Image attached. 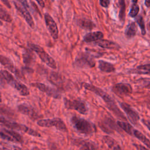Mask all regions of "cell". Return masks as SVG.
Masks as SVG:
<instances>
[{"label":"cell","mask_w":150,"mask_h":150,"mask_svg":"<svg viewBox=\"0 0 150 150\" xmlns=\"http://www.w3.org/2000/svg\"><path fill=\"white\" fill-rule=\"evenodd\" d=\"M1 1L8 8H11V6L9 4V2H8V0H1Z\"/></svg>","instance_id":"obj_38"},{"label":"cell","mask_w":150,"mask_h":150,"mask_svg":"<svg viewBox=\"0 0 150 150\" xmlns=\"http://www.w3.org/2000/svg\"><path fill=\"white\" fill-rule=\"evenodd\" d=\"M74 62L77 66L81 68H92L96 65L93 56L88 52L79 53Z\"/></svg>","instance_id":"obj_8"},{"label":"cell","mask_w":150,"mask_h":150,"mask_svg":"<svg viewBox=\"0 0 150 150\" xmlns=\"http://www.w3.org/2000/svg\"><path fill=\"white\" fill-rule=\"evenodd\" d=\"M120 105L126 114L129 121L134 125L137 124L138 121L139 120L138 113L129 105L125 103H120Z\"/></svg>","instance_id":"obj_12"},{"label":"cell","mask_w":150,"mask_h":150,"mask_svg":"<svg viewBox=\"0 0 150 150\" xmlns=\"http://www.w3.org/2000/svg\"><path fill=\"white\" fill-rule=\"evenodd\" d=\"M133 135L136 137L137 139L140 140L143 144H144L148 148L150 149V140L148 139L143 134H142L140 131L137 129H134Z\"/></svg>","instance_id":"obj_24"},{"label":"cell","mask_w":150,"mask_h":150,"mask_svg":"<svg viewBox=\"0 0 150 150\" xmlns=\"http://www.w3.org/2000/svg\"><path fill=\"white\" fill-rule=\"evenodd\" d=\"M1 78L4 79L10 86L17 90L20 95L22 96H27L29 94L30 92L26 86L21 81L16 80L13 75L8 71L1 70Z\"/></svg>","instance_id":"obj_3"},{"label":"cell","mask_w":150,"mask_h":150,"mask_svg":"<svg viewBox=\"0 0 150 150\" xmlns=\"http://www.w3.org/2000/svg\"><path fill=\"white\" fill-rule=\"evenodd\" d=\"M1 122L2 124H3L5 127H6L7 128H9V129H13V130H17V131H23L31 136H33V137H40V134L36 131L27 127L25 125L8 121V120H6L2 116L1 117Z\"/></svg>","instance_id":"obj_5"},{"label":"cell","mask_w":150,"mask_h":150,"mask_svg":"<svg viewBox=\"0 0 150 150\" xmlns=\"http://www.w3.org/2000/svg\"><path fill=\"white\" fill-rule=\"evenodd\" d=\"M35 1L38 2V4L41 7H42V8L45 7V2H44L43 0H35Z\"/></svg>","instance_id":"obj_37"},{"label":"cell","mask_w":150,"mask_h":150,"mask_svg":"<svg viewBox=\"0 0 150 150\" xmlns=\"http://www.w3.org/2000/svg\"><path fill=\"white\" fill-rule=\"evenodd\" d=\"M0 62L2 65L5 67L12 73H14L17 76H20V73L19 70L15 67L12 62L9 58L6 57V56L1 55L0 57Z\"/></svg>","instance_id":"obj_16"},{"label":"cell","mask_w":150,"mask_h":150,"mask_svg":"<svg viewBox=\"0 0 150 150\" xmlns=\"http://www.w3.org/2000/svg\"><path fill=\"white\" fill-rule=\"evenodd\" d=\"M83 86L86 90H89V91L94 93L96 95L98 96L99 97H100L106 103L108 109L110 111H111L112 112H113V113L115 115H117L118 118H120L122 120H126L124 115L122 113V112L118 108V107L116 105L114 100L110 97V95H108L104 90H103L100 88H98L95 86H93L91 84L87 83H83Z\"/></svg>","instance_id":"obj_1"},{"label":"cell","mask_w":150,"mask_h":150,"mask_svg":"<svg viewBox=\"0 0 150 150\" xmlns=\"http://www.w3.org/2000/svg\"><path fill=\"white\" fill-rule=\"evenodd\" d=\"M135 20H136V22H137V24L138 25V26L140 28L142 35H145L146 34V29H145V22H144V19H143L142 16H141V15H139L136 18Z\"/></svg>","instance_id":"obj_29"},{"label":"cell","mask_w":150,"mask_h":150,"mask_svg":"<svg viewBox=\"0 0 150 150\" xmlns=\"http://www.w3.org/2000/svg\"><path fill=\"white\" fill-rule=\"evenodd\" d=\"M23 62L26 64H30L35 60V55L30 50H26L23 54Z\"/></svg>","instance_id":"obj_26"},{"label":"cell","mask_w":150,"mask_h":150,"mask_svg":"<svg viewBox=\"0 0 150 150\" xmlns=\"http://www.w3.org/2000/svg\"><path fill=\"white\" fill-rule=\"evenodd\" d=\"M13 4L16 8V9L21 13V14L23 16L24 19H25L27 23L29 26L32 28L34 29L35 28V23L33 20V18L30 14L29 12L27 10V8L22 5L21 2L18 0H14Z\"/></svg>","instance_id":"obj_9"},{"label":"cell","mask_w":150,"mask_h":150,"mask_svg":"<svg viewBox=\"0 0 150 150\" xmlns=\"http://www.w3.org/2000/svg\"><path fill=\"white\" fill-rule=\"evenodd\" d=\"M63 101L64 106L67 109L76 110L80 114L83 115L86 114L88 112V107L83 100L80 99L70 100L64 98Z\"/></svg>","instance_id":"obj_6"},{"label":"cell","mask_w":150,"mask_h":150,"mask_svg":"<svg viewBox=\"0 0 150 150\" xmlns=\"http://www.w3.org/2000/svg\"><path fill=\"white\" fill-rule=\"evenodd\" d=\"M18 1H19L21 2V4H22V5H23L24 6H25L27 8H29V5H28V2H27V0H18Z\"/></svg>","instance_id":"obj_36"},{"label":"cell","mask_w":150,"mask_h":150,"mask_svg":"<svg viewBox=\"0 0 150 150\" xmlns=\"http://www.w3.org/2000/svg\"><path fill=\"white\" fill-rule=\"evenodd\" d=\"M100 4L104 8H107L110 5V0H100Z\"/></svg>","instance_id":"obj_33"},{"label":"cell","mask_w":150,"mask_h":150,"mask_svg":"<svg viewBox=\"0 0 150 150\" xmlns=\"http://www.w3.org/2000/svg\"><path fill=\"white\" fill-rule=\"evenodd\" d=\"M135 148L139 150H141V149H147L148 148H146V147H144L143 146H141L140 145H137V144H133Z\"/></svg>","instance_id":"obj_35"},{"label":"cell","mask_w":150,"mask_h":150,"mask_svg":"<svg viewBox=\"0 0 150 150\" xmlns=\"http://www.w3.org/2000/svg\"><path fill=\"white\" fill-rule=\"evenodd\" d=\"M130 73L150 76V63L140 65L129 71Z\"/></svg>","instance_id":"obj_18"},{"label":"cell","mask_w":150,"mask_h":150,"mask_svg":"<svg viewBox=\"0 0 150 150\" xmlns=\"http://www.w3.org/2000/svg\"><path fill=\"white\" fill-rule=\"evenodd\" d=\"M96 44L98 45V46L104 48V49H117L119 47V45L115 43L114 42L106 40V39H100L96 42Z\"/></svg>","instance_id":"obj_19"},{"label":"cell","mask_w":150,"mask_h":150,"mask_svg":"<svg viewBox=\"0 0 150 150\" xmlns=\"http://www.w3.org/2000/svg\"><path fill=\"white\" fill-rule=\"evenodd\" d=\"M79 23L80 28L87 30H91L96 26L93 22L87 19H80Z\"/></svg>","instance_id":"obj_27"},{"label":"cell","mask_w":150,"mask_h":150,"mask_svg":"<svg viewBox=\"0 0 150 150\" xmlns=\"http://www.w3.org/2000/svg\"><path fill=\"white\" fill-rule=\"evenodd\" d=\"M103 139L104 141V142L107 145L109 148L112 149H121V148L120 146V145L118 144V143L116 142V141L112 138V137L108 136V135H104L103 137Z\"/></svg>","instance_id":"obj_23"},{"label":"cell","mask_w":150,"mask_h":150,"mask_svg":"<svg viewBox=\"0 0 150 150\" xmlns=\"http://www.w3.org/2000/svg\"><path fill=\"white\" fill-rule=\"evenodd\" d=\"M37 124L42 127L50 128L54 127L57 129L63 132H67V128L63 121L59 118H54L52 119H41L38 121Z\"/></svg>","instance_id":"obj_7"},{"label":"cell","mask_w":150,"mask_h":150,"mask_svg":"<svg viewBox=\"0 0 150 150\" xmlns=\"http://www.w3.org/2000/svg\"><path fill=\"white\" fill-rule=\"evenodd\" d=\"M149 86H150V83H149V84L147 85V87H149Z\"/></svg>","instance_id":"obj_41"},{"label":"cell","mask_w":150,"mask_h":150,"mask_svg":"<svg viewBox=\"0 0 150 150\" xmlns=\"http://www.w3.org/2000/svg\"><path fill=\"white\" fill-rule=\"evenodd\" d=\"M139 11V6L137 5V3L132 2V5H131V7L129 12V16L131 18L136 17L138 14Z\"/></svg>","instance_id":"obj_31"},{"label":"cell","mask_w":150,"mask_h":150,"mask_svg":"<svg viewBox=\"0 0 150 150\" xmlns=\"http://www.w3.org/2000/svg\"><path fill=\"white\" fill-rule=\"evenodd\" d=\"M1 138L4 140L13 142L22 143L23 142V138L18 132L5 128L1 129Z\"/></svg>","instance_id":"obj_10"},{"label":"cell","mask_w":150,"mask_h":150,"mask_svg":"<svg viewBox=\"0 0 150 150\" xmlns=\"http://www.w3.org/2000/svg\"><path fill=\"white\" fill-rule=\"evenodd\" d=\"M32 86L37 88L40 91L46 94L48 96L53 97L56 99L60 98L61 97V94L60 92L55 88H53L49 86H47L43 83H33L31 84Z\"/></svg>","instance_id":"obj_11"},{"label":"cell","mask_w":150,"mask_h":150,"mask_svg":"<svg viewBox=\"0 0 150 150\" xmlns=\"http://www.w3.org/2000/svg\"><path fill=\"white\" fill-rule=\"evenodd\" d=\"M118 4L120 6L119 19L121 22H124L125 21V0H118Z\"/></svg>","instance_id":"obj_28"},{"label":"cell","mask_w":150,"mask_h":150,"mask_svg":"<svg viewBox=\"0 0 150 150\" xmlns=\"http://www.w3.org/2000/svg\"><path fill=\"white\" fill-rule=\"evenodd\" d=\"M29 48L34 51L40 59V60L45 63L47 66L53 69H56L57 66L54 60L39 45L33 43H28Z\"/></svg>","instance_id":"obj_4"},{"label":"cell","mask_w":150,"mask_h":150,"mask_svg":"<svg viewBox=\"0 0 150 150\" xmlns=\"http://www.w3.org/2000/svg\"><path fill=\"white\" fill-rule=\"evenodd\" d=\"M0 18L1 20H3L6 22H11L12 21V18L11 15L7 12V11L4 10L2 7H1Z\"/></svg>","instance_id":"obj_30"},{"label":"cell","mask_w":150,"mask_h":150,"mask_svg":"<svg viewBox=\"0 0 150 150\" xmlns=\"http://www.w3.org/2000/svg\"><path fill=\"white\" fill-rule=\"evenodd\" d=\"M98 67L101 71L105 73L114 72L115 70V68L112 64L103 60H98Z\"/></svg>","instance_id":"obj_20"},{"label":"cell","mask_w":150,"mask_h":150,"mask_svg":"<svg viewBox=\"0 0 150 150\" xmlns=\"http://www.w3.org/2000/svg\"><path fill=\"white\" fill-rule=\"evenodd\" d=\"M104 37V34L100 31H95L87 33L83 38V40L86 43L97 42L102 39Z\"/></svg>","instance_id":"obj_17"},{"label":"cell","mask_w":150,"mask_h":150,"mask_svg":"<svg viewBox=\"0 0 150 150\" xmlns=\"http://www.w3.org/2000/svg\"><path fill=\"white\" fill-rule=\"evenodd\" d=\"M76 146H78L80 149H97L98 146L94 142L91 141H86L84 140H78L76 141Z\"/></svg>","instance_id":"obj_21"},{"label":"cell","mask_w":150,"mask_h":150,"mask_svg":"<svg viewBox=\"0 0 150 150\" xmlns=\"http://www.w3.org/2000/svg\"><path fill=\"white\" fill-rule=\"evenodd\" d=\"M145 5L146 7H150V0H145Z\"/></svg>","instance_id":"obj_39"},{"label":"cell","mask_w":150,"mask_h":150,"mask_svg":"<svg viewBox=\"0 0 150 150\" xmlns=\"http://www.w3.org/2000/svg\"><path fill=\"white\" fill-rule=\"evenodd\" d=\"M45 21L46 27L51 35L54 39H57L59 37V30L56 23L53 18L47 13L45 14Z\"/></svg>","instance_id":"obj_13"},{"label":"cell","mask_w":150,"mask_h":150,"mask_svg":"<svg viewBox=\"0 0 150 150\" xmlns=\"http://www.w3.org/2000/svg\"><path fill=\"white\" fill-rule=\"evenodd\" d=\"M142 122L148 128V129L150 131V121L145 120V119H142Z\"/></svg>","instance_id":"obj_34"},{"label":"cell","mask_w":150,"mask_h":150,"mask_svg":"<svg viewBox=\"0 0 150 150\" xmlns=\"http://www.w3.org/2000/svg\"><path fill=\"white\" fill-rule=\"evenodd\" d=\"M137 28L135 22L129 23L125 30V36L127 39L133 38L137 33Z\"/></svg>","instance_id":"obj_22"},{"label":"cell","mask_w":150,"mask_h":150,"mask_svg":"<svg viewBox=\"0 0 150 150\" xmlns=\"http://www.w3.org/2000/svg\"><path fill=\"white\" fill-rule=\"evenodd\" d=\"M112 90L120 96H128L132 93V88L129 84L119 83L115 84Z\"/></svg>","instance_id":"obj_14"},{"label":"cell","mask_w":150,"mask_h":150,"mask_svg":"<svg viewBox=\"0 0 150 150\" xmlns=\"http://www.w3.org/2000/svg\"><path fill=\"white\" fill-rule=\"evenodd\" d=\"M117 125L125 132H126L127 134H129L130 135H133V131L134 128L132 127V126L127 122L124 121H118L117 122Z\"/></svg>","instance_id":"obj_25"},{"label":"cell","mask_w":150,"mask_h":150,"mask_svg":"<svg viewBox=\"0 0 150 150\" xmlns=\"http://www.w3.org/2000/svg\"><path fill=\"white\" fill-rule=\"evenodd\" d=\"M18 110L21 113L29 117L32 119L35 120L38 117V113L35 111V110L31 106L28 104H19L18 105Z\"/></svg>","instance_id":"obj_15"},{"label":"cell","mask_w":150,"mask_h":150,"mask_svg":"<svg viewBox=\"0 0 150 150\" xmlns=\"http://www.w3.org/2000/svg\"><path fill=\"white\" fill-rule=\"evenodd\" d=\"M71 122L73 127L81 134L90 135L96 131L95 125L86 119L73 116L71 118Z\"/></svg>","instance_id":"obj_2"},{"label":"cell","mask_w":150,"mask_h":150,"mask_svg":"<svg viewBox=\"0 0 150 150\" xmlns=\"http://www.w3.org/2000/svg\"><path fill=\"white\" fill-rule=\"evenodd\" d=\"M137 1H138V0H132V2H136V3H137Z\"/></svg>","instance_id":"obj_40"},{"label":"cell","mask_w":150,"mask_h":150,"mask_svg":"<svg viewBox=\"0 0 150 150\" xmlns=\"http://www.w3.org/2000/svg\"><path fill=\"white\" fill-rule=\"evenodd\" d=\"M50 81L54 84H58L61 82V77L56 73H52V74L50 76Z\"/></svg>","instance_id":"obj_32"}]
</instances>
